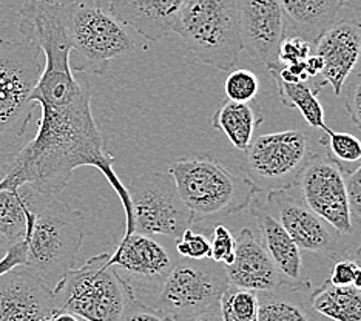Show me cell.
<instances>
[{"label":"cell","instance_id":"9a60e30c","mask_svg":"<svg viewBox=\"0 0 361 321\" xmlns=\"http://www.w3.org/2000/svg\"><path fill=\"white\" fill-rule=\"evenodd\" d=\"M243 49L266 65H278V49L286 37L280 0H238Z\"/></svg>","mask_w":361,"mask_h":321},{"label":"cell","instance_id":"603a6c76","mask_svg":"<svg viewBox=\"0 0 361 321\" xmlns=\"http://www.w3.org/2000/svg\"><path fill=\"white\" fill-rule=\"evenodd\" d=\"M262 122H264V116L255 101H226L212 116V127L223 131L232 145L241 152L250 145L257 128Z\"/></svg>","mask_w":361,"mask_h":321},{"label":"cell","instance_id":"44dd1931","mask_svg":"<svg viewBox=\"0 0 361 321\" xmlns=\"http://www.w3.org/2000/svg\"><path fill=\"white\" fill-rule=\"evenodd\" d=\"M39 192L30 186L0 188V240L11 246L25 240L36 218Z\"/></svg>","mask_w":361,"mask_h":321},{"label":"cell","instance_id":"8fae6325","mask_svg":"<svg viewBox=\"0 0 361 321\" xmlns=\"http://www.w3.org/2000/svg\"><path fill=\"white\" fill-rule=\"evenodd\" d=\"M109 262L131 295L149 306H153L164 279L175 265L166 247L142 234L122 236Z\"/></svg>","mask_w":361,"mask_h":321},{"label":"cell","instance_id":"cb8c5ba5","mask_svg":"<svg viewBox=\"0 0 361 321\" xmlns=\"http://www.w3.org/2000/svg\"><path fill=\"white\" fill-rule=\"evenodd\" d=\"M310 306L315 314L332 321H361V292L355 287L334 286L326 281L312 289Z\"/></svg>","mask_w":361,"mask_h":321},{"label":"cell","instance_id":"ac0fdd59","mask_svg":"<svg viewBox=\"0 0 361 321\" xmlns=\"http://www.w3.org/2000/svg\"><path fill=\"white\" fill-rule=\"evenodd\" d=\"M185 0H110L109 11L124 27L158 42L175 31Z\"/></svg>","mask_w":361,"mask_h":321},{"label":"cell","instance_id":"4316f807","mask_svg":"<svg viewBox=\"0 0 361 321\" xmlns=\"http://www.w3.org/2000/svg\"><path fill=\"white\" fill-rule=\"evenodd\" d=\"M319 144L327 148V155L334 161L344 167V164L361 162V139L346 131H327L326 136L319 139Z\"/></svg>","mask_w":361,"mask_h":321},{"label":"cell","instance_id":"8d00e7d4","mask_svg":"<svg viewBox=\"0 0 361 321\" xmlns=\"http://www.w3.org/2000/svg\"><path fill=\"white\" fill-rule=\"evenodd\" d=\"M173 321H223V317H221L219 303H216V304H213V306L198 312V314L176 318Z\"/></svg>","mask_w":361,"mask_h":321},{"label":"cell","instance_id":"7a4b0ae2","mask_svg":"<svg viewBox=\"0 0 361 321\" xmlns=\"http://www.w3.org/2000/svg\"><path fill=\"white\" fill-rule=\"evenodd\" d=\"M180 198L196 219H221L249 207L261 193L244 175L207 153L187 155L170 164Z\"/></svg>","mask_w":361,"mask_h":321},{"label":"cell","instance_id":"e0dca14e","mask_svg":"<svg viewBox=\"0 0 361 321\" xmlns=\"http://www.w3.org/2000/svg\"><path fill=\"white\" fill-rule=\"evenodd\" d=\"M224 272L228 284L257 293L274 291L287 283L247 227L238 235L235 260L231 266H224Z\"/></svg>","mask_w":361,"mask_h":321},{"label":"cell","instance_id":"d590c367","mask_svg":"<svg viewBox=\"0 0 361 321\" xmlns=\"http://www.w3.org/2000/svg\"><path fill=\"white\" fill-rule=\"evenodd\" d=\"M27 241L22 240L6 247L5 257L0 260V277L8 274L16 267H25L27 265Z\"/></svg>","mask_w":361,"mask_h":321},{"label":"cell","instance_id":"83f0119b","mask_svg":"<svg viewBox=\"0 0 361 321\" xmlns=\"http://www.w3.org/2000/svg\"><path fill=\"white\" fill-rule=\"evenodd\" d=\"M224 92L228 101H255V97L259 92V80L257 78V74L247 68L231 70L224 80Z\"/></svg>","mask_w":361,"mask_h":321},{"label":"cell","instance_id":"4dcf8cb0","mask_svg":"<svg viewBox=\"0 0 361 321\" xmlns=\"http://www.w3.org/2000/svg\"><path fill=\"white\" fill-rule=\"evenodd\" d=\"M315 45L301 37H284L278 49V63L289 67L300 62H305L310 54H314Z\"/></svg>","mask_w":361,"mask_h":321},{"label":"cell","instance_id":"9c48e42d","mask_svg":"<svg viewBox=\"0 0 361 321\" xmlns=\"http://www.w3.org/2000/svg\"><path fill=\"white\" fill-rule=\"evenodd\" d=\"M133 207V234L178 240L195 222L169 171H144L127 186Z\"/></svg>","mask_w":361,"mask_h":321},{"label":"cell","instance_id":"b9f144b4","mask_svg":"<svg viewBox=\"0 0 361 321\" xmlns=\"http://www.w3.org/2000/svg\"><path fill=\"white\" fill-rule=\"evenodd\" d=\"M357 70H358V71H361V59H360V62H358V67H357Z\"/></svg>","mask_w":361,"mask_h":321},{"label":"cell","instance_id":"ba28073f","mask_svg":"<svg viewBox=\"0 0 361 321\" xmlns=\"http://www.w3.org/2000/svg\"><path fill=\"white\" fill-rule=\"evenodd\" d=\"M241 171L259 192L287 190L298 184L312 156L307 135L301 130H284L253 138L244 150Z\"/></svg>","mask_w":361,"mask_h":321},{"label":"cell","instance_id":"d6986e66","mask_svg":"<svg viewBox=\"0 0 361 321\" xmlns=\"http://www.w3.org/2000/svg\"><path fill=\"white\" fill-rule=\"evenodd\" d=\"M312 284L287 281L274 291L258 293L257 321H317L310 306Z\"/></svg>","mask_w":361,"mask_h":321},{"label":"cell","instance_id":"4fadbf2b","mask_svg":"<svg viewBox=\"0 0 361 321\" xmlns=\"http://www.w3.org/2000/svg\"><path fill=\"white\" fill-rule=\"evenodd\" d=\"M262 209L267 210L284 227L300 250L327 255L341 260L346 253V247L341 241V235L327 224L324 219L315 215L301 196H295L287 190L269 192Z\"/></svg>","mask_w":361,"mask_h":321},{"label":"cell","instance_id":"1f68e13d","mask_svg":"<svg viewBox=\"0 0 361 321\" xmlns=\"http://www.w3.org/2000/svg\"><path fill=\"white\" fill-rule=\"evenodd\" d=\"M344 90V105L354 126L361 131V71L355 70L350 74Z\"/></svg>","mask_w":361,"mask_h":321},{"label":"cell","instance_id":"74e56055","mask_svg":"<svg viewBox=\"0 0 361 321\" xmlns=\"http://www.w3.org/2000/svg\"><path fill=\"white\" fill-rule=\"evenodd\" d=\"M51 321H85L75 314H70V312H53Z\"/></svg>","mask_w":361,"mask_h":321},{"label":"cell","instance_id":"6da1fadb","mask_svg":"<svg viewBox=\"0 0 361 321\" xmlns=\"http://www.w3.org/2000/svg\"><path fill=\"white\" fill-rule=\"evenodd\" d=\"M19 32L36 40L45 54L44 70L31 102L40 105L37 133L4 166L0 188L30 186L44 195H56L68 186L75 170L94 167L116 192L126 213V234H133V207L127 186L113 169L92 111V87L85 73L71 67V47L62 19V6L25 2L20 8Z\"/></svg>","mask_w":361,"mask_h":321},{"label":"cell","instance_id":"836d02e7","mask_svg":"<svg viewBox=\"0 0 361 321\" xmlns=\"http://www.w3.org/2000/svg\"><path fill=\"white\" fill-rule=\"evenodd\" d=\"M344 181H346L352 217L361 221V164L355 170L344 171Z\"/></svg>","mask_w":361,"mask_h":321},{"label":"cell","instance_id":"7c38bea8","mask_svg":"<svg viewBox=\"0 0 361 321\" xmlns=\"http://www.w3.org/2000/svg\"><path fill=\"white\" fill-rule=\"evenodd\" d=\"M297 186L301 200L315 215L340 235L354 234L344 170L329 155L315 153L312 156Z\"/></svg>","mask_w":361,"mask_h":321},{"label":"cell","instance_id":"d6a6232c","mask_svg":"<svg viewBox=\"0 0 361 321\" xmlns=\"http://www.w3.org/2000/svg\"><path fill=\"white\" fill-rule=\"evenodd\" d=\"M121 321H173V318L167 317L158 309L149 306V304L136 300L130 292Z\"/></svg>","mask_w":361,"mask_h":321},{"label":"cell","instance_id":"5b68a950","mask_svg":"<svg viewBox=\"0 0 361 321\" xmlns=\"http://www.w3.org/2000/svg\"><path fill=\"white\" fill-rule=\"evenodd\" d=\"M173 32L202 63L233 70L243 52L238 0H185Z\"/></svg>","mask_w":361,"mask_h":321},{"label":"cell","instance_id":"d4e9b609","mask_svg":"<svg viewBox=\"0 0 361 321\" xmlns=\"http://www.w3.org/2000/svg\"><path fill=\"white\" fill-rule=\"evenodd\" d=\"M269 73L270 76L274 78L278 90V96H280L281 102L286 107H289V109H297L310 127L323 130L324 133L331 130V127L326 126L323 105L319 104L312 87H309L306 82L283 80L274 70H269Z\"/></svg>","mask_w":361,"mask_h":321},{"label":"cell","instance_id":"7402d4cb","mask_svg":"<svg viewBox=\"0 0 361 321\" xmlns=\"http://www.w3.org/2000/svg\"><path fill=\"white\" fill-rule=\"evenodd\" d=\"M284 18L298 37L317 44L329 30L340 11V0H280Z\"/></svg>","mask_w":361,"mask_h":321},{"label":"cell","instance_id":"5bb4252c","mask_svg":"<svg viewBox=\"0 0 361 321\" xmlns=\"http://www.w3.org/2000/svg\"><path fill=\"white\" fill-rule=\"evenodd\" d=\"M314 53L323 61L319 79L312 87L314 93L318 95L322 87L331 85L334 95L340 96L344 84L357 70L361 59V22L354 19L335 20L318 39Z\"/></svg>","mask_w":361,"mask_h":321},{"label":"cell","instance_id":"f546056e","mask_svg":"<svg viewBox=\"0 0 361 321\" xmlns=\"http://www.w3.org/2000/svg\"><path fill=\"white\" fill-rule=\"evenodd\" d=\"M212 260L223 266H231L235 260L236 238L224 224L215 226L212 232Z\"/></svg>","mask_w":361,"mask_h":321},{"label":"cell","instance_id":"ee69618b","mask_svg":"<svg viewBox=\"0 0 361 321\" xmlns=\"http://www.w3.org/2000/svg\"><path fill=\"white\" fill-rule=\"evenodd\" d=\"M47 321H51V317H50V318H48V320H47Z\"/></svg>","mask_w":361,"mask_h":321},{"label":"cell","instance_id":"60d3db41","mask_svg":"<svg viewBox=\"0 0 361 321\" xmlns=\"http://www.w3.org/2000/svg\"><path fill=\"white\" fill-rule=\"evenodd\" d=\"M355 261L361 266V244H360V247L357 249V260Z\"/></svg>","mask_w":361,"mask_h":321},{"label":"cell","instance_id":"277c9868","mask_svg":"<svg viewBox=\"0 0 361 321\" xmlns=\"http://www.w3.org/2000/svg\"><path fill=\"white\" fill-rule=\"evenodd\" d=\"M62 19L71 47V67L80 73L104 74L110 62L135 52V42L102 0H78L62 6Z\"/></svg>","mask_w":361,"mask_h":321},{"label":"cell","instance_id":"8992f818","mask_svg":"<svg viewBox=\"0 0 361 321\" xmlns=\"http://www.w3.org/2000/svg\"><path fill=\"white\" fill-rule=\"evenodd\" d=\"M110 253H99L68 270L53 287L54 312H70L85 321H121L130 289L110 266Z\"/></svg>","mask_w":361,"mask_h":321},{"label":"cell","instance_id":"30bf717a","mask_svg":"<svg viewBox=\"0 0 361 321\" xmlns=\"http://www.w3.org/2000/svg\"><path fill=\"white\" fill-rule=\"evenodd\" d=\"M228 286L223 265L213 260H184L170 269L152 308L173 320L188 317L219 303Z\"/></svg>","mask_w":361,"mask_h":321},{"label":"cell","instance_id":"2e32d148","mask_svg":"<svg viewBox=\"0 0 361 321\" xmlns=\"http://www.w3.org/2000/svg\"><path fill=\"white\" fill-rule=\"evenodd\" d=\"M53 289L27 267L0 277V321H45L53 315Z\"/></svg>","mask_w":361,"mask_h":321},{"label":"cell","instance_id":"ab89813d","mask_svg":"<svg viewBox=\"0 0 361 321\" xmlns=\"http://www.w3.org/2000/svg\"><path fill=\"white\" fill-rule=\"evenodd\" d=\"M341 8H349V10L361 11V0H340Z\"/></svg>","mask_w":361,"mask_h":321},{"label":"cell","instance_id":"7bdbcfd3","mask_svg":"<svg viewBox=\"0 0 361 321\" xmlns=\"http://www.w3.org/2000/svg\"><path fill=\"white\" fill-rule=\"evenodd\" d=\"M358 291H360V292H361V286H360V287H358Z\"/></svg>","mask_w":361,"mask_h":321},{"label":"cell","instance_id":"f35d334b","mask_svg":"<svg viewBox=\"0 0 361 321\" xmlns=\"http://www.w3.org/2000/svg\"><path fill=\"white\" fill-rule=\"evenodd\" d=\"M27 2H44V4L56 5V6H67L78 2V0H27Z\"/></svg>","mask_w":361,"mask_h":321},{"label":"cell","instance_id":"ffe728a7","mask_svg":"<svg viewBox=\"0 0 361 321\" xmlns=\"http://www.w3.org/2000/svg\"><path fill=\"white\" fill-rule=\"evenodd\" d=\"M252 215L257 218V224L261 234L262 247H264L275 267L287 281H300L302 272L301 250L286 232L284 227L267 210L262 207H252Z\"/></svg>","mask_w":361,"mask_h":321},{"label":"cell","instance_id":"f1b7e54d","mask_svg":"<svg viewBox=\"0 0 361 321\" xmlns=\"http://www.w3.org/2000/svg\"><path fill=\"white\" fill-rule=\"evenodd\" d=\"M176 252L185 260H212V244L209 238L187 229L176 240Z\"/></svg>","mask_w":361,"mask_h":321},{"label":"cell","instance_id":"3957f363","mask_svg":"<svg viewBox=\"0 0 361 321\" xmlns=\"http://www.w3.org/2000/svg\"><path fill=\"white\" fill-rule=\"evenodd\" d=\"M85 217L54 195L39 193L36 218L28 230L27 265L53 287L68 270L76 267L78 255L84 241Z\"/></svg>","mask_w":361,"mask_h":321},{"label":"cell","instance_id":"f6af8a7d","mask_svg":"<svg viewBox=\"0 0 361 321\" xmlns=\"http://www.w3.org/2000/svg\"><path fill=\"white\" fill-rule=\"evenodd\" d=\"M45 321H47V320H45Z\"/></svg>","mask_w":361,"mask_h":321},{"label":"cell","instance_id":"e575fe53","mask_svg":"<svg viewBox=\"0 0 361 321\" xmlns=\"http://www.w3.org/2000/svg\"><path fill=\"white\" fill-rule=\"evenodd\" d=\"M360 265L355 260H336L332 267L331 277L327 278V281L334 286L346 287L354 284V278L358 270Z\"/></svg>","mask_w":361,"mask_h":321},{"label":"cell","instance_id":"484cf974","mask_svg":"<svg viewBox=\"0 0 361 321\" xmlns=\"http://www.w3.org/2000/svg\"><path fill=\"white\" fill-rule=\"evenodd\" d=\"M219 309L223 321H257L258 293L228 286L219 298Z\"/></svg>","mask_w":361,"mask_h":321},{"label":"cell","instance_id":"52a82bcc","mask_svg":"<svg viewBox=\"0 0 361 321\" xmlns=\"http://www.w3.org/2000/svg\"><path fill=\"white\" fill-rule=\"evenodd\" d=\"M42 48L36 40L0 39V136H22L36 104L31 93L44 70Z\"/></svg>","mask_w":361,"mask_h":321}]
</instances>
